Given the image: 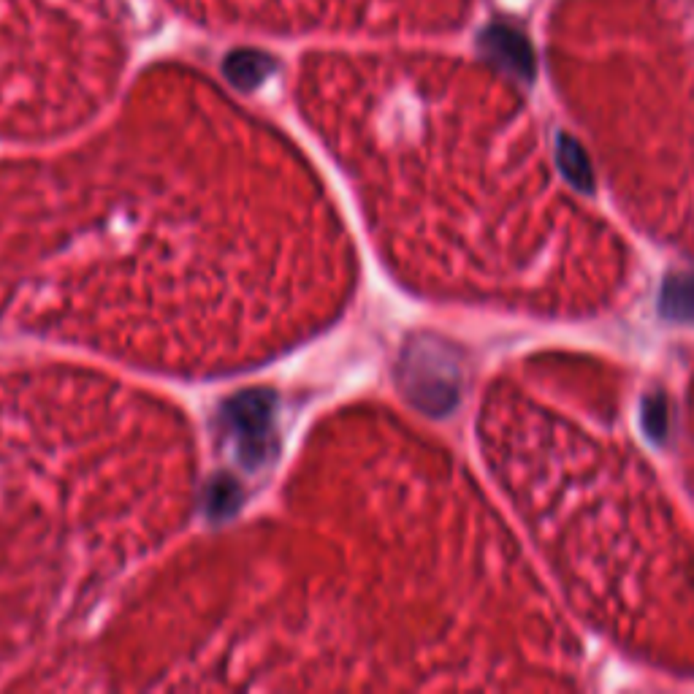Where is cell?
I'll return each instance as SVG.
<instances>
[{
    "mask_svg": "<svg viewBox=\"0 0 694 694\" xmlns=\"http://www.w3.org/2000/svg\"><path fill=\"white\" fill-rule=\"evenodd\" d=\"M673 310L676 312L686 310L689 315H694V282H689V285H678L676 293H673Z\"/></svg>",
    "mask_w": 694,
    "mask_h": 694,
    "instance_id": "obj_2",
    "label": "cell"
},
{
    "mask_svg": "<svg viewBox=\"0 0 694 694\" xmlns=\"http://www.w3.org/2000/svg\"><path fill=\"white\" fill-rule=\"evenodd\" d=\"M480 47H483L486 57H491L497 66L510 68L518 76H532V68H535L532 49H529L526 38L518 30L505 28V25H494V28H488L483 33Z\"/></svg>",
    "mask_w": 694,
    "mask_h": 694,
    "instance_id": "obj_1",
    "label": "cell"
}]
</instances>
